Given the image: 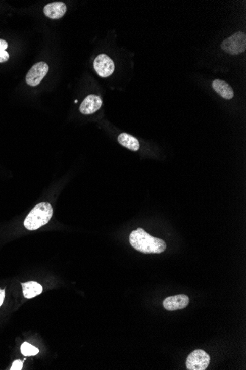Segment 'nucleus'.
Returning a JSON list of instances; mask_svg holds the SVG:
<instances>
[{"label": "nucleus", "instance_id": "4", "mask_svg": "<svg viewBox=\"0 0 246 370\" xmlns=\"http://www.w3.org/2000/svg\"><path fill=\"white\" fill-rule=\"evenodd\" d=\"M210 363V356L202 350L191 352L186 359V368L189 370H205Z\"/></svg>", "mask_w": 246, "mask_h": 370}, {"label": "nucleus", "instance_id": "10", "mask_svg": "<svg viewBox=\"0 0 246 370\" xmlns=\"http://www.w3.org/2000/svg\"><path fill=\"white\" fill-rule=\"evenodd\" d=\"M212 88L223 99H231L234 97V91L226 81L219 79L215 80L212 82Z\"/></svg>", "mask_w": 246, "mask_h": 370}, {"label": "nucleus", "instance_id": "1", "mask_svg": "<svg viewBox=\"0 0 246 370\" xmlns=\"http://www.w3.org/2000/svg\"><path fill=\"white\" fill-rule=\"evenodd\" d=\"M129 241L133 249L143 254H161L167 249L165 241L151 236L141 228L132 231Z\"/></svg>", "mask_w": 246, "mask_h": 370}, {"label": "nucleus", "instance_id": "6", "mask_svg": "<svg viewBox=\"0 0 246 370\" xmlns=\"http://www.w3.org/2000/svg\"><path fill=\"white\" fill-rule=\"evenodd\" d=\"M94 67L96 72L102 78H107L112 75L115 68L112 59L106 54L97 56L94 62Z\"/></svg>", "mask_w": 246, "mask_h": 370}, {"label": "nucleus", "instance_id": "12", "mask_svg": "<svg viewBox=\"0 0 246 370\" xmlns=\"http://www.w3.org/2000/svg\"><path fill=\"white\" fill-rule=\"evenodd\" d=\"M118 141L124 147L135 152L139 150L140 146L139 141L136 138L125 133H121L118 136Z\"/></svg>", "mask_w": 246, "mask_h": 370}, {"label": "nucleus", "instance_id": "3", "mask_svg": "<svg viewBox=\"0 0 246 370\" xmlns=\"http://www.w3.org/2000/svg\"><path fill=\"white\" fill-rule=\"evenodd\" d=\"M221 48L228 54L237 55L245 52L246 50L245 33L237 32L222 43Z\"/></svg>", "mask_w": 246, "mask_h": 370}, {"label": "nucleus", "instance_id": "14", "mask_svg": "<svg viewBox=\"0 0 246 370\" xmlns=\"http://www.w3.org/2000/svg\"><path fill=\"white\" fill-rule=\"evenodd\" d=\"M9 44L7 42L0 39V63L7 62L9 59V54L6 51Z\"/></svg>", "mask_w": 246, "mask_h": 370}, {"label": "nucleus", "instance_id": "16", "mask_svg": "<svg viewBox=\"0 0 246 370\" xmlns=\"http://www.w3.org/2000/svg\"><path fill=\"white\" fill-rule=\"evenodd\" d=\"M5 294H6L5 290H0V306L3 305L5 299Z\"/></svg>", "mask_w": 246, "mask_h": 370}, {"label": "nucleus", "instance_id": "5", "mask_svg": "<svg viewBox=\"0 0 246 370\" xmlns=\"http://www.w3.org/2000/svg\"><path fill=\"white\" fill-rule=\"evenodd\" d=\"M49 71V67L45 62H38L31 67L26 75V82L30 86L39 85Z\"/></svg>", "mask_w": 246, "mask_h": 370}, {"label": "nucleus", "instance_id": "8", "mask_svg": "<svg viewBox=\"0 0 246 370\" xmlns=\"http://www.w3.org/2000/svg\"><path fill=\"white\" fill-rule=\"evenodd\" d=\"M102 104V100L99 96L89 95L80 104V111L83 115H91L101 109Z\"/></svg>", "mask_w": 246, "mask_h": 370}, {"label": "nucleus", "instance_id": "15", "mask_svg": "<svg viewBox=\"0 0 246 370\" xmlns=\"http://www.w3.org/2000/svg\"><path fill=\"white\" fill-rule=\"evenodd\" d=\"M23 367V363L20 360H17L13 363L12 366H11V370H21Z\"/></svg>", "mask_w": 246, "mask_h": 370}, {"label": "nucleus", "instance_id": "13", "mask_svg": "<svg viewBox=\"0 0 246 370\" xmlns=\"http://www.w3.org/2000/svg\"><path fill=\"white\" fill-rule=\"evenodd\" d=\"M21 352L25 356H33V355H37L39 352V350L34 346L31 345L27 342H24L21 346Z\"/></svg>", "mask_w": 246, "mask_h": 370}, {"label": "nucleus", "instance_id": "7", "mask_svg": "<svg viewBox=\"0 0 246 370\" xmlns=\"http://www.w3.org/2000/svg\"><path fill=\"white\" fill-rule=\"evenodd\" d=\"M189 303V299L187 296L185 294H178V295L167 297L164 300L163 305L165 310L173 311V310L184 309L188 306Z\"/></svg>", "mask_w": 246, "mask_h": 370}, {"label": "nucleus", "instance_id": "11", "mask_svg": "<svg viewBox=\"0 0 246 370\" xmlns=\"http://www.w3.org/2000/svg\"><path fill=\"white\" fill-rule=\"evenodd\" d=\"M23 294L25 298L31 299L42 293L43 287L41 284L35 281H28L22 284Z\"/></svg>", "mask_w": 246, "mask_h": 370}, {"label": "nucleus", "instance_id": "9", "mask_svg": "<svg viewBox=\"0 0 246 370\" xmlns=\"http://www.w3.org/2000/svg\"><path fill=\"white\" fill-rule=\"evenodd\" d=\"M67 6L62 2L49 3L44 8V13L46 17L53 19H58L64 17L67 12Z\"/></svg>", "mask_w": 246, "mask_h": 370}, {"label": "nucleus", "instance_id": "2", "mask_svg": "<svg viewBox=\"0 0 246 370\" xmlns=\"http://www.w3.org/2000/svg\"><path fill=\"white\" fill-rule=\"evenodd\" d=\"M53 215V207L47 202H41L32 209L25 218V228L30 231H35L49 223Z\"/></svg>", "mask_w": 246, "mask_h": 370}]
</instances>
